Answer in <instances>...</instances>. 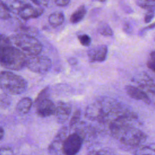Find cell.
<instances>
[{"label":"cell","mask_w":155,"mask_h":155,"mask_svg":"<svg viewBox=\"0 0 155 155\" xmlns=\"http://www.w3.org/2000/svg\"><path fill=\"white\" fill-rule=\"evenodd\" d=\"M56 106V120L59 124H64L68 120L71 113V107L69 103L64 101H58Z\"/></svg>","instance_id":"10"},{"label":"cell","mask_w":155,"mask_h":155,"mask_svg":"<svg viewBox=\"0 0 155 155\" xmlns=\"http://www.w3.org/2000/svg\"><path fill=\"white\" fill-rule=\"evenodd\" d=\"M122 28H123V30L125 31V33H126L127 34H131L132 33V30H133L132 27L128 22L125 21L123 23Z\"/></svg>","instance_id":"29"},{"label":"cell","mask_w":155,"mask_h":155,"mask_svg":"<svg viewBox=\"0 0 155 155\" xmlns=\"http://www.w3.org/2000/svg\"><path fill=\"white\" fill-rule=\"evenodd\" d=\"M0 155H13V152L9 147L4 146L1 148Z\"/></svg>","instance_id":"28"},{"label":"cell","mask_w":155,"mask_h":155,"mask_svg":"<svg viewBox=\"0 0 155 155\" xmlns=\"http://www.w3.org/2000/svg\"><path fill=\"white\" fill-rule=\"evenodd\" d=\"M155 16V11L149 10L145 13L144 16V21L145 23H149L154 18Z\"/></svg>","instance_id":"26"},{"label":"cell","mask_w":155,"mask_h":155,"mask_svg":"<svg viewBox=\"0 0 155 155\" xmlns=\"http://www.w3.org/2000/svg\"><path fill=\"white\" fill-rule=\"evenodd\" d=\"M125 91L130 97L134 99L142 101L147 104H150L151 102L150 99L145 91L138 87L133 85H127L125 87Z\"/></svg>","instance_id":"12"},{"label":"cell","mask_w":155,"mask_h":155,"mask_svg":"<svg viewBox=\"0 0 155 155\" xmlns=\"http://www.w3.org/2000/svg\"><path fill=\"white\" fill-rule=\"evenodd\" d=\"M53 1L56 5L61 7H64L68 5V4L70 2V0H53Z\"/></svg>","instance_id":"30"},{"label":"cell","mask_w":155,"mask_h":155,"mask_svg":"<svg viewBox=\"0 0 155 155\" xmlns=\"http://www.w3.org/2000/svg\"><path fill=\"white\" fill-rule=\"evenodd\" d=\"M39 4V5H42L44 6H48L50 3V0H37Z\"/></svg>","instance_id":"32"},{"label":"cell","mask_w":155,"mask_h":155,"mask_svg":"<svg viewBox=\"0 0 155 155\" xmlns=\"http://www.w3.org/2000/svg\"><path fill=\"white\" fill-rule=\"evenodd\" d=\"M134 155H155V142L141 145L136 148Z\"/></svg>","instance_id":"16"},{"label":"cell","mask_w":155,"mask_h":155,"mask_svg":"<svg viewBox=\"0 0 155 155\" xmlns=\"http://www.w3.org/2000/svg\"><path fill=\"white\" fill-rule=\"evenodd\" d=\"M136 4L147 11H155V0H136Z\"/></svg>","instance_id":"19"},{"label":"cell","mask_w":155,"mask_h":155,"mask_svg":"<svg viewBox=\"0 0 155 155\" xmlns=\"http://www.w3.org/2000/svg\"><path fill=\"white\" fill-rule=\"evenodd\" d=\"M150 57H151V59L155 62V51H153L151 52Z\"/></svg>","instance_id":"36"},{"label":"cell","mask_w":155,"mask_h":155,"mask_svg":"<svg viewBox=\"0 0 155 155\" xmlns=\"http://www.w3.org/2000/svg\"><path fill=\"white\" fill-rule=\"evenodd\" d=\"M83 140L82 137L76 132L69 134L63 143V154L76 155L82 147Z\"/></svg>","instance_id":"6"},{"label":"cell","mask_w":155,"mask_h":155,"mask_svg":"<svg viewBox=\"0 0 155 155\" xmlns=\"http://www.w3.org/2000/svg\"><path fill=\"white\" fill-rule=\"evenodd\" d=\"M44 12V9L40 7H36L28 4L18 12L19 16L25 20H27L31 18H37L41 16Z\"/></svg>","instance_id":"11"},{"label":"cell","mask_w":155,"mask_h":155,"mask_svg":"<svg viewBox=\"0 0 155 155\" xmlns=\"http://www.w3.org/2000/svg\"><path fill=\"white\" fill-rule=\"evenodd\" d=\"M154 39H155V38H154Z\"/></svg>","instance_id":"39"},{"label":"cell","mask_w":155,"mask_h":155,"mask_svg":"<svg viewBox=\"0 0 155 155\" xmlns=\"http://www.w3.org/2000/svg\"><path fill=\"white\" fill-rule=\"evenodd\" d=\"M97 31L100 34L105 36H111L113 35V31L111 28L108 24L104 22H101L99 24Z\"/></svg>","instance_id":"20"},{"label":"cell","mask_w":155,"mask_h":155,"mask_svg":"<svg viewBox=\"0 0 155 155\" xmlns=\"http://www.w3.org/2000/svg\"><path fill=\"white\" fill-rule=\"evenodd\" d=\"M1 2L5 5L10 12L16 13L29 4L27 0H1Z\"/></svg>","instance_id":"13"},{"label":"cell","mask_w":155,"mask_h":155,"mask_svg":"<svg viewBox=\"0 0 155 155\" xmlns=\"http://www.w3.org/2000/svg\"><path fill=\"white\" fill-rule=\"evenodd\" d=\"M4 134V130L3 128L2 127H1V128H0V139H1V140H2L3 139Z\"/></svg>","instance_id":"35"},{"label":"cell","mask_w":155,"mask_h":155,"mask_svg":"<svg viewBox=\"0 0 155 155\" xmlns=\"http://www.w3.org/2000/svg\"><path fill=\"white\" fill-rule=\"evenodd\" d=\"M68 128L61 127L48 147V153L50 155H62L63 154V143L68 136Z\"/></svg>","instance_id":"7"},{"label":"cell","mask_w":155,"mask_h":155,"mask_svg":"<svg viewBox=\"0 0 155 155\" xmlns=\"http://www.w3.org/2000/svg\"><path fill=\"white\" fill-rule=\"evenodd\" d=\"M27 82L21 76L9 71H2L0 74V87L6 93L19 94L27 88Z\"/></svg>","instance_id":"2"},{"label":"cell","mask_w":155,"mask_h":155,"mask_svg":"<svg viewBox=\"0 0 155 155\" xmlns=\"http://www.w3.org/2000/svg\"><path fill=\"white\" fill-rule=\"evenodd\" d=\"M147 139L146 134L139 129L133 127L125 131L119 138L122 147L127 149L137 148Z\"/></svg>","instance_id":"4"},{"label":"cell","mask_w":155,"mask_h":155,"mask_svg":"<svg viewBox=\"0 0 155 155\" xmlns=\"http://www.w3.org/2000/svg\"><path fill=\"white\" fill-rule=\"evenodd\" d=\"M147 64L148 67L150 70H151L153 71H154L155 73V62L152 61L151 59V60H148L147 61Z\"/></svg>","instance_id":"31"},{"label":"cell","mask_w":155,"mask_h":155,"mask_svg":"<svg viewBox=\"0 0 155 155\" xmlns=\"http://www.w3.org/2000/svg\"><path fill=\"white\" fill-rule=\"evenodd\" d=\"M96 1H100V2H104V1H107V0H96Z\"/></svg>","instance_id":"38"},{"label":"cell","mask_w":155,"mask_h":155,"mask_svg":"<svg viewBox=\"0 0 155 155\" xmlns=\"http://www.w3.org/2000/svg\"><path fill=\"white\" fill-rule=\"evenodd\" d=\"M11 43H12V42L10 38L7 37L6 36L4 35L3 34L1 35V47L11 45Z\"/></svg>","instance_id":"27"},{"label":"cell","mask_w":155,"mask_h":155,"mask_svg":"<svg viewBox=\"0 0 155 155\" xmlns=\"http://www.w3.org/2000/svg\"><path fill=\"white\" fill-rule=\"evenodd\" d=\"M108 48L105 45H99L90 49L87 52L88 61L90 62H103L107 56Z\"/></svg>","instance_id":"9"},{"label":"cell","mask_w":155,"mask_h":155,"mask_svg":"<svg viewBox=\"0 0 155 155\" xmlns=\"http://www.w3.org/2000/svg\"><path fill=\"white\" fill-rule=\"evenodd\" d=\"M49 96H50V87L47 86L39 92L34 103H36L40 101L44 100L47 98H49Z\"/></svg>","instance_id":"23"},{"label":"cell","mask_w":155,"mask_h":155,"mask_svg":"<svg viewBox=\"0 0 155 155\" xmlns=\"http://www.w3.org/2000/svg\"><path fill=\"white\" fill-rule=\"evenodd\" d=\"M68 63L70 65H76L78 63V61H77V59L75 58H69L68 60Z\"/></svg>","instance_id":"33"},{"label":"cell","mask_w":155,"mask_h":155,"mask_svg":"<svg viewBox=\"0 0 155 155\" xmlns=\"http://www.w3.org/2000/svg\"><path fill=\"white\" fill-rule=\"evenodd\" d=\"M155 28V22L153 23V24H151V25H148V27L144 28L142 30V32L146 30H148V29H153V28Z\"/></svg>","instance_id":"34"},{"label":"cell","mask_w":155,"mask_h":155,"mask_svg":"<svg viewBox=\"0 0 155 155\" xmlns=\"http://www.w3.org/2000/svg\"><path fill=\"white\" fill-rule=\"evenodd\" d=\"M137 83L141 88L147 90L155 96V80L145 76L137 80Z\"/></svg>","instance_id":"15"},{"label":"cell","mask_w":155,"mask_h":155,"mask_svg":"<svg viewBox=\"0 0 155 155\" xmlns=\"http://www.w3.org/2000/svg\"><path fill=\"white\" fill-rule=\"evenodd\" d=\"M26 67L31 71L44 74L48 72L51 67V61L45 56L36 54L27 57Z\"/></svg>","instance_id":"5"},{"label":"cell","mask_w":155,"mask_h":155,"mask_svg":"<svg viewBox=\"0 0 155 155\" xmlns=\"http://www.w3.org/2000/svg\"><path fill=\"white\" fill-rule=\"evenodd\" d=\"M30 1H32L36 5H38V6L39 5V2H38V1L37 0H30Z\"/></svg>","instance_id":"37"},{"label":"cell","mask_w":155,"mask_h":155,"mask_svg":"<svg viewBox=\"0 0 155 155\" xmlns=\"http://www.w3.org/2000/svg\"><path fill=\"white\" fill-rule=\"evenodd\" d=\"M10 11L9 9L4 5L1 2V18L2 19H8L10 18Z\"/></svg>","instance_id":"25"},{"label":"cell","mask_w":155,"mask_h":155,"mask_svg":"<svg viewBox=\"0 0 155 155\" xmlns=\"http://www.w3.org/2000/svg\"><path fill=\"white\" fill-rule=\"evenodd\" d=\"M10 39L18 48L29 56L39 54L42 51L41 43L34 36L18 33L12 36Z\"/></svg>","instance_id":"3"},{"label":"cell","mask_w":155,"mask_h":155,"mask_svg":"<svg viewBox=\"0 0 155 155\" xmlns=\"http://www.w3.org/2000/svg\"><path fill=\"white\" fill-rule=\"evenodd\" d=\"M87 12L85 5L79 6L70 16V21L72 24H76L83 19Z\"/></svg>","instance_id":"17"},{"label":"cell","mask_w":155,"mask_h":155,"mask_svg":"<svg viewBox=\"0 0 155 155\" xmlns=\"http://www.w3.org/2000/svg\"><path fill=\"white\" fill-rule=\"evenodd\" d=\"M36 108V113L40 117H47L55 115L56 106L49 98L34 103Z\"/></svg>","instance_id":"8"},{"label":"cell","mask_w":155,"mask_h":155,"mask_svg":"<svg viewBox=\"0 0 155 155\" xmlns=\"http://www.w3.org/2000/svg\"><path fill=\"white\" fill-rule=\"evenodd\" d=\"M33 105V101L31 98L25 97L22 98L17 103L16 106V112L21 115L26 114L29 112Z\"/></svg>","instance_id":"14"},{"label":"cell","mask_w":155,"mask_h":155,"mask_svg":"<svg viewBox=\"0 0 155 155\" xmlns=\"http://www.w3.org/2000/svg\"><path fill=\"white\" fill-rule=\"evenodd\" d=\"M0 62L2 67L11 70H20L26 67L27 57L22 50L12 45L1 47Z\"/></svg>","instance_id":"1"},{"label":"cell","mask_w":155,"mask_h":155,"mask_svg":"<svg viewBox=\"0 0 155 155\" xmlns=\"http://www.w3.org/2000/svg\"><path fill=\"white\" fill-rule=\"evenodd\" d=\"M12 104V97L6 93H2L1 94L0 97V105L1 109H5L8 108Z\"/></svg>","instance_id":"21"},{"label":"cell","mask_w":155,"mask_h":155,"mask_svg":"<svg viewBox=\"0 0 155 155\" xmlns=\"http://www.w3.org/2000/svg\"><path fill=\"white\" fill-rule=\"evenodd\" d=\"M78 38V40H79L80 44L83 46L87 47V46L90 45L91 44V38L87 35L83 34V35H79Z\"/></svg>","instance_id":"24"},{"label":"cell","mask_w":155,"mask_h":155,"mask_svg":"<svg viewBox=\"0 0 155 155\" xmlns=\"http://www.w3.org/2000/svg\"><path fill=\"white\" fill-rule=\"evenodd\" d=\"M81 116V110L80 109L76 110L74 111V113L71 117V119L70 120V122H69V127L70 128H72L73 127H74L79 122Z\"/></svg>","instance_id":"22"},{"label":"cell","mask_w":155,"mask_h":155,"mask_svg":"<svg viewBox=\"0 0 155 155\" xmlns=\"http://www.w3.org/2000/svg\"><path fill=\"white\" fill-rule=\"evenodd\" d=\"M64 21V15L61 12H54L48 16V22L53 27H58L61 25Z\"/></svg>","instance_id":"18"}]
</instances>
